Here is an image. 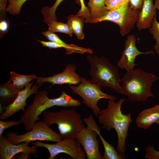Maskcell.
Segmentation results:
<instances>
[{"instance_id": "6da1fadb", "label": "cell", "mask_w": 159, "mask_h": 159, "mask_svg": "<svg viewBox=\"0 0 159 159\" xmlns=\"http://www.w3.org/2000/svg\"><path fill=\"white\" fill-rule=\"evenodd\" d=\"M125 99L121 98L117 102L109 100L107 107L101 109L99 113L98 121L102 125V128L107 130L112 128L116 131L117 136V151L124 155L126 151L125 140L130 124L132 122L131 114H123L121 110Z\"/></svg>"}, {"instance_id": "7a4b0ae2", "label": "cell", "mask_w": 159, "mask_h": 159, "mask_svg": "<svg viewBox=\"0 0 159 159\" xmlns=\"http://www.w3.org/2000/svg\"><path fill=\"white\" fill-rule=\"evenodd\" d=\"M80 102L74 99L62 91L58 97L49 98L48 92L45 90L35 94L32 105L28 106L20 117V120L27 132L31 130L33 124L39 120V116L47 109L54 106L64 107H78Z\"/></svg>"}, {"instance_id": "3957f363", "label": "cell", "mask_w": 159, "mask_h": 159, "mask_svg": "<svg viewBox=\"0 0 159 159\" xmlns=\"http://www.w3.org/2000/svg\"><path fill=\"white\" fill-rule=\"evenodd\" d=\"M158 77L153 73L145 72L140 68L127 72L120 79L121 94L125 95L131 102L146 101L153 97L151 88Z\"/></svg>"}, {"instance_id": "277c9868", "label": "cell", "mask_w": 159, "mask_h": 159, "mask_svg": "<svg viewBox=\"0 0 159 159\" xmlns=\"http://www.w3.org/2000/svg\"><path fill=\"white\" fill-rule=\"evenodd\" d=\"M90 65L89 71L92 77L91 82L103 87H109L113 91L121 94L120 79L117 67L104 56L96 55L87 57Z\"/></svg>"}, {"instance_id": "5b68a950", "label": "cell", "mask_w": 159, "mask_h": 159, "mask_svg": "<svg viewBox=\"0 0 159 159\" xmlns=\"http://www.w3.org/2000/svg\"><path fill=\"white\" fill-rule=\"evenodd\" d=\"M43 120L49 127L57 124L62 139L76 140L77 133L85 127L80 114L74 109H63L56 112H45Z\"/></svg>"}, {"instance_id": "8992f818", "label": "cell", "mask_w": 159, "mask_h": 159, "mask_svg": "<svg viewBox=\"0 0 159 159\" xmlns=\"http://www.w3.org/2000/svg\"><path fill=\"white\" fill-rule=\"evenodd\" d=\"M73 93L76 94L83 99L82 102L90 108L94 115L98 117L101 109L97 106L98 101L102 99L115 100L116 97L112 95L104 93L100 85L92 83L90 80L81 77V80L77 86L69 85Z\"/></svg>"}, {"instance_id": "52a82bcc", "label": "cell", "mask_w": 159, "mask_h": 159, "mask_svg": "<svg viewBox=\"0 0 159 159\" xmlns=\"http://www.w3.org/2000/svg\"><path fill=\"white\" fill-rule=\"evenodd\" d=\"M8 140L11 143L17 144L24 142L46 141L58 142L62 139L58 134L47 126L43 120L36 121L31 130L19 135L13 132H9L6 135Z\"/></svg>"}, {"instance_id": "ba28073f", "label": "cell", "mask_w": 159, "mask_h": 159, "mask_svg": "<svg viewBox=\"0 0 159 159\" xmlns=\"http://www.w3.org/2000/svg\"><path fill=\"white\" fill-rule=\"evenodd\" d=\"M141 10L131 8L129 3L109 10L97 23L105 21H112L118 25L122 36L128 34L134 26Z\"/></svg>"}, {"instance_id": "9c48e42d", "label": "cell", "mask_w": 159, "mask_h": 159, "mask_svg": "<svg viewBox=\"0 0 159 159\" xmlns=\"http://www.w3.org/2000/svg\"><path fill=\"white\" fill-rule=\"evenodd\" d=\"M32 144L37 147L47 148L50 154L49 159H54L58 155L61 153L66 154L73 159H85L86 157L80 144L75 139H62L53 144L36 141Z\"/></svg>"}, {"instance_id": "30bf717a", "label": "cell", "mask_w": 159, "mask_h": 159, "mask_svg": "<svg viewBox=\"0 0 159 159\" xmlns=\"http://www.w3.org/2000/svg\"><path fill=\"white\" fill-rule=\"evenodd\" d=\"M87 127L82 129L77 134L76 140L84 150L87 159H103L99 149L97 133L93 127L90 116L83 119Z\"/></svg>"}, {"instance_id": "8fae6325", "label": "cell", "mask_w": 159, "mask_h": 159, "mask_svg": "<svg viewBox=\"0 0 159 159\" xmlns=\"http://www.w3.org/2000/svg\"><path fill=\"white\" fill-rule=\"evenodd\" d=\"M34 82L33 81L27 84L24 89L20 91L16 98L11 104L7 106H3L4 112L0 115L1 120L9 118L20 110L23 112L25 111L27 99L31 95L38 92L40 87L37 83L33 84Z\"/></svg>"}, {"instance_id": "7c38bea8", "label": "cell", "mask_w": 159, "mask_h": 159, "mask_svg": "<svg viewBox=\"0 0 159 159\" xmlns=\"http://www.w3.org/2000/svg\"><path fill=\"white\" fill-rule=\"evenodd\" d=\"M136 38L135 35H128L125 41V49L122 51L121 57L117 63V66L121 69H125L128 72L132 70L137 65L135 64V59L141 54H154L152 50L147 52L140 51L135 46Z\"/></svg>"}, {"instance_id": "4fadbf2b", "label": "cell", "mask_w": 159, "mask_h": 159, "mask_svg": "<svg viewBox=\"0 0 159 159\" xmlns=\"http://www.w3.org/2000/svg\"><path fill=\"white\" fill-rule=\"evenodd\" d=\"M76 66L69 64L66 65L63 71L59 73L54 74L47 77H38L36 82L40 87L44 83L48 82L54 85L68 84L76 85L80 83L81 77L76 72Z\"/></svg>"}, {"instance_id": "5bb4252c", "label": "cell", "mask_w": 159, "mask_h": 159, "mask_svg": "<svg viewBox=\"0 0 159 159\" xmlns=\"http://www.w3.org/2000/svg\"><path fill=\"white\" fill-rule=\"evenodd\" d=\"M29 142H24L14 144L11 143L6 137L2 135L0 137V159H11L16 154L24 153L36 155L37 147L34 145L29 147Z\"/></svg>"}, {"instance_id": "9a60e30c", "label": "cell", "mask_w": 159, "mask_h": 159, "mask_svg": "<svg viewBox=\"0 0 159 159\" xmlns=\"http://www.w3.org/2000/svg\"><path fill=\"white\" fill-rule=\"evenodd\" d=\"M156 14L153 0H144L143 6L139 14L136 26L139 31L149 28Z\"/></svg>"}, {"instance_id": "2e32d148", "label": "cell", "mask_w": 159, "mask_h": 159, "mask_svg": "<svg viewBox=\"0 0 159 159\" xmlns=\"http://www.w3.org/2000/svg\"><path fill=\"white\" fill-rule=\"evenodd\" d=\"M137 126L145 129L154 123L159 124V104L145 109L140 113L135 119Z\"/></svg>"}, {"instance_id": "e0dca14e", "label": "cell", "mask_w": 159, "mask_h": 159, "mask_svg": "<svg viewBox=\"0 0 159 159\" xmlns=\"http://www.w3.org/2000/svg\"><path fill=\"white\" fill-rule=\"evenodd\" d=\"M106 0H89L87 3L90 11L88 23H96L109 11L105 5Z\"/></svg>"}, {"instance_id": "ac0fdd59", "label": "cell", "mask_w": 159, "mask_h": 159, "mask_svg": "<svg viewBox=\"0 0 159 159\" xmlns=\"http://www.w3.org/2000/svg\"><path fill=\"white\" fill-rule=\"evenodd\" d=\"M21 90L8 82L1 84L0 103L4 106L10 105L14 100Z\"/></svg>"}, {"instance_id": "d6986e66", "label": "cell", "mask_w": 159, "mask_h": 159, "mask_svg": "<svg viewBox=\"0 0 159 159\" xmlns=\"http://www.w3.org/2000/svg\"><path fill=\"white\" fill-rule=\"evenodd\" d=\"M48 40L50 41L56 42L64 45L65 47L66 53L69 55L74 53H77L81 54L88 52V48L79 47L73 44H67L61 40L58 36L49 31L42 33Z\"/></svg>"}, {"instance_id": "ffe728a7", "label": "cell", "mask_w": 159, "mask_h": 159, "mask_svg": "<svg viewBox=\"0 0 159 159\" xmlns=\"http://www.w3.org/2000/svg\"><path fill=\"white\" fill-rule=\"evenodd\" d=\"M67 23L71 30L76 35L77 38L83 39L85 35L83 32L85 17L77 13L74 15H71L67 18Z\"/></svg>"}, {"instance_id": "44dd1931", "label": "cell", "mask_w": 159, "mask_h": 159, "mask_svg": "<svg viewBox=\"0 0 159 159\" xmlns=\"http://www.w3.org/2000/svg\"><path fill=\"white\" fill-rule=\"evenodd\" d=\"M97 135L99 136L104 149L103 155V159H125L126 157L124 155L119 153L115 149L113 145L106 141L102 137L100 133V129L96 130Z\"/></svg>"}, {"instance_id": "7402d4cb", "label": "cell", "mask_w": 159, "mask_h": 159, "mask_svg": "<svg viewBox=\"0 0 159 159\" xmlns=\"http://www.w3.org/2000/svg\"><path fill=\"white\" fill-rule=\"evenodd\" d=\"M64 0H56L53 5L51 7L45 6L42 9L41 12L43 16L44 22L47 24L52 21H57L55 14L56 10L59 4ZM76 3L80 5L79 0H75Z\"/></svg>"}, {"instance_id": "603a6c76", "label": "cell", "mask_w": 159, "mask_h": 159, "mask_svg": "<svg viewBox=\"0 0 159 159\" xmlns=\"http://www.w3.org/2000/svg\"><path fill=\"white\" fill-rule=\"evenodd\" d=\"M48 31L53 32H59L68 34L71 37L73 32L67 24L53 20L47 24Z\"/></svg>"}, {"instance_id": "cb8c5ba5", "label": "cell", "mask_w": 159, "mask_h": 159, "mask_svg": "<svg viewBox=\"0 0 159 159\" xmlns=\"http://www.w3.org/2000/svg\"><path fill=\"white\" fill-rule=\"evenodd\" d=\"M156 16V14L149 31L156 41L154 49L156 53L158 54H159V22L157 21Z\"/></svg>"}, {"instance_id": "d4e9b609", "label": "cell", "mask_w": 159, "mask_h": 159, "mask_svg": "<svg viewBox=\"0 0 159 159\" xmlns=\"http://www.w3.org/2000/svg\"><path fill=\"white\" fill-rule=\"evenodd\" d=\"M27 0H8L6 10L12 15L19 14L21 6Z\"/></svg>"}, {"instance_id": "484cf974", "label": "cell", "mask_w": 159, "mask_h": 159, "mask_svg": "<svg viewBox=\"0 0 159 159\" xmlns=\"http://www.w3.org/2000/svg\"><path fill=\"white\" fill-rule=\"evenodd\" d=\"M128 0H106L105 5L108 10L129 3Z\"/></svg>"}, {"instance_id": "4316f807", "label": "cell", "mask_w": 159, "mask_h": 159, "mask_svg": "<svg viewBox=\"0 0 159 159\" xmlns=\"http://www.w3.org/2000/svg\"><path fill=\"white\" fill-rule=\"evenodd\" d=\"M145 158L148 159H159V151L155 150L154 146L148 145L145 148Z\"/></svg>"}, {"instance_id": "83f0119b", "label": "cell", "mask_w": 159, "mask_h": 159, "mask_svg": "<svg viewBox=\"0 0 159 159\" xmlns=\"http://www.w3.org/2000/svg\"><path fill=\"white\" fill-rule=\"evenodd\" d=\"M21 123L20 120L16 121L15 120H11L9 121H0V137L5 130L7 128L13 126L17 125Z\"/></svg>"}, {"instance_id": "f1b7e54d", "label": "cell", "mask_w": 159, "mask_h": 159, "mask_svg": "<svg viewBox=\"0 0 159 159\" xmlns=\"http://www.w3.org/2000/svg\"><path fill=\"white\" fill-rule=\"evenodd\" d=\"M16 75L24 87L30 83V82L32 80H37L38 78V77L36 76L34 74L24 75L16 73Z\"/></svg>"}, {"instance_id": "f546056e", "label": "cell", "mask_w": 159, "mask_h": 159, "mask_svg": "<svg viewBox=\"0 0 159 159\" xmlns=\"http://www.w3.org/2000/svg\"><path fill=\"white\" fill-rule=\"evenodd\" d=\"M81 8L77 14L82 15L85 17V21L87 22L90 16V11L88 7H86L84 0H79Z\"/></svg>"}, {"instance_id": "4dcf8cb0", "label": "cell", "mask_w": 159, "mask_h": 159, "mask_svg": "<svg viewBox=\"0 0 159 159\" xmlns=\"http://www.w3.org/2000/svg\"><path fill=\"white\" fill-rule=\"evenodd\" d=\"M0 36L2 37L8 31L9 22L6 18L0 20Z\"/></svg>"}, {"instance_id": "1f68e13d", "label": "cell", "mask_w": 159, "mask_h": 159, "mask_svg": "<svg viewBox=\"0 0 159 159\" xmlns=\"http://www.w3.org/2000/svg\"><path fill=\"white\" fill-rule=\"evenodd\" d=\"M38 42L42 44L44 47H48L50 49H56L60 48H64L65 47L63 45L59 44L56 42L52 41H45L37 40Z\"/></svg>"}, {"instance_id": "d6a6232c", "label": "cell", "mask_w": 159, "mask_h": 159, "mask_svg": "<svg viewBox=\"0 0 159 159\" xmlns=\"http://www.w3.org/2000/svg\"><path fill=\"white\" fill-rule=\"evenodd\" d=\"M144 0H130V7L134 9L141 10L143 5Z\"/></svg>"}, {"instance_id": "836d02e7", "label": "cell", "mask_w": 159, "mask_h": 159, "mask_svg": "<svg viewBox=\"0 0 159 159\" xmlns=\"http://www.w3.org/2000/svg\"><path fill=\"white\" fill-rule=\"evenodd\" d=\"M8 0H0V20L5 19L6 4Z\"/></svg>"}, {"instance_id": "e575fe53", "label": "cell", "mask_w": 159, "mask_h": 159, "mask_svg": "<svg viewBox=\"0 0 159 159\" xmlns=\"http://www.w3.org/2000/svg\"><path fill=\"white\" fill-rule=\"evenodd\" d=\"M30 154L24 153H21L20 155L17 157L18 159H27Z\"/></svg>"}, {"instance_id": "d590c367", "label": "cell", "mask_w": 159, "mask_h": 159, "mask_svg": "<svg viewBox=\"0 0 159 159\" xmlns=\"http://www.w3.org/2000/svg\"><path fill=\"white\" fill-rule=\"evenodd\" d=\"M154 5L155 8L159 11V0H155Z\"/></svg>"}, {"instance_id": "8d00e7d4", "label": "cell", "mask_w": 159, "mask_h": 159, "mask_svg": "<svg viewBox=\"0 0 159 159\" xmlns=\"http://www.w3.org/2000/svg\"><path fill=\"white\" fill-rule=\"evenodd\" d=\"M4 112V110L3 107V106L2 104L0 103V114L1 115Z\"/></svg>"}, {"instance_id": "74e56055", "label": "cell", "mask_w": 159, "mask_h": 159, "mask_svg": "<svg viewBox=\"0 0 159 159\" xmlns=\"http://www.w3.org/2000/svg\"><path fill=\"white\" fill-rule=\"evenodd\" d=\"M129 1L130 0H128Z\"/></svg>"}]
</instances>
